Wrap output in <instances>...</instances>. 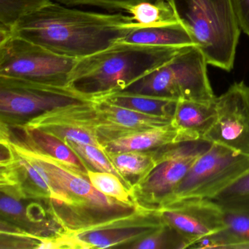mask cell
<instances>
[{
    "instance_id": "6da1fadb",
    "label": "cell",
    "mask_w": 249,
    "mask_h": 249,
    "mask_svg": "<svg viewBox=\"0 0 249 249\" xmlns=\"http://www.w3.org/2000/svg\"><path fill=\"white\" fill-rule=\"evenodd\" d=\"M65 6L53 2L27 16L16 24L11 36L57 54L81 59L106 50L133 30L145 27L131 15L85 12Z\"/></svg>"
},
{
    "instance_id": "7a4b0ae2",
    "label": "cell",
    "mask_w": 249,
    "mask_h": 249,
    "mask_svg": "<svg viewBox=\"0 0 249 249\" xmlns=\"http://www.w3.org/2000/svg\"><path fill=\"white\" fill-rule=\"evenodd\" d=\"M184 48L116 42L106 50L78 59L68 87L91 100L122 91L171 60Z\"/></svg>"
},
{
    "instance_id": "3957f363",
    "label": "cell",
    "mask_w": 249,
    "mask_h": 249,
    "mask_svg": "<svg viewBox=\"0 0 249 249\" xmlns=\"http://www.w3.org/2000/svg\"><path fill=\"white\" fill-rule=\"evenodd\" d=\"M208 65L230 72L240 36L232 0H170Z\"/></svg>"
},
{
    "instance_id": "277c9868",
    "label": "cell",
    "mask_w": 249,
    "mask_h": 249,
    "mask_svg": "<svg viewBox=\"0 0 249 249\" xmlns=\"http://www.w3.org/2000/svg\"><path fill=\"white\" fill-rule=\"evenodd\" d=\"M208 65L197 46H188L122 91L175 101L212 102L216 96L208 78Z\"/></svg>"
},
{
    "instance_id": "5b68a950",
    "label": "cell",
    "mask_w": 249,
    "mask_h": 249,
    "mask_svg": "<svg viewBox=\"0 0 249 249\" xmlns=\"http://www.w3.org/2000/svg\"><path fill=\"white\" fill-rule=\"evenodd\" d=\"M24 126L63 141L90 144L100 149L106 142L132 133L103 119L92 101L71 103L43 112L29 119Z\"/></svg>"
},
{
    "instance_id": "8992f818",
    "label": "cell",
    "mask_w": 249,
    "mask_h": 249,
    "mask_svg": "<svg viewBox=\"0 0 249 249\" xmlns=\"http://www.w3.org/2000/svg\"><path fill=\"white\" fill-rule=\"evenodd\" d=\"M78 59L57 54L17 36L10 35L0 40V76L68 87Z\"/></svg>"
},
{
    "instance_id": "52a82bcc",
    "label": "cell",
    "mask_w": 249,
    "mask_h": 249,
    "mask_svg": "<svg viewBox=\"0 0 249 249\" xmlns=\"http://www.w3.org/2000/svg\"><path fill=\"white\" fill-rule=\"evenodd\" d=\"M249 170V156L210 143L192 164L170 202L188 198L213 199Z\"/></svg>"
},
{
    "instance_id": "ba28073f",
    "label": "cell",
    "mask_w": 249,
    "mask_h": 249,
    "mask_svg": "<svg viewBox=\"0 0 249 249\" xmlns=\"http://www.w3.org/2000/svg\"><path fill=\"white\" fill-rule=\"evenodd\" d=\"M209 145L200 140L161 148L155 167L132 184L138 206L157 208L170 202L192 164Z\"/></svg>"
},
{
    "instance_id": "9c48e42d",
    "label": "cell",
    "mask_w": 249,
    "mask_h": 249,
    "mask_svg": "<svg viewBox=\"0 0 249 249\" xmlns=\"http://www.w3.org/2000/svg\"><path fill=\"white\" fill-rule=\"evenodd\" d=\"M164 224L156 208H139L126 215L66 229L58 235L65 249H107L131 244Z\"/></svg>"
},
{
    "instance_id": "30bf717a",
    "label": "cell",
    "mask_w": 249,
    "mask_h": 249,
    "mask_svg": "<svg viewBox=\"0 0 249 249\" xmlns=\"http://www.w3.org/2000/svg\"><path fill=\"white\" fill-rule=\"evenodd\" d=\"M8 140L10 145L16 151L40 164L59 187L76 199L82 208H91L103 212L126 211L122 208H130L113 198L108 197L95 189L87 176L77 173L52 156L43 152L24 135V139H18L8 133V129H2V135Z\"/></svg>"
},
{
    "instance_id": "8fae6325",
    "label": "cell",
    "mask_w": 249,
    "mask_h": 249,
    "mask_svg": "<svg viewBox=\"0 0 249 249\" xmlns=\"http://www.w3.org/2000/svg\"><path fill=\"white\" fill-rule=\"evenodd\" d=\"M90 101L92 100L68 87L0 76V110L2 116L40 114L71 103Z\"/></svg>"
},
{
    "instance_id": "7c38bea8",
    "label": "cell",
    "mask_w": 249,
    "mask_h": 249,
    "mask_svg": "<svg viewBox=\"0 0 249 249\" xmlns=\"http://www.w3.org/2000/svg\"><path fill=\"white\" fill-rule=\"evenodd\" d=\"M215 122L202 141L249 157V85L244 81L231 84L215 97Z\"/></svg>"
},
{
    "instance_id": "4fadbf2b",
    "label": "cell",
    "mask_w": 249,
    "mask_h": 249,
    "mask_svg": "<svg viewBox=\"0 0 249 249\" xmlns=\"http://www.w3.org/2000/svg\"><path fill=\"white\" fill-rule=\"evenodd\" d=\"M156 210L164 224L187 240L188 249L195 242L224 228L221 205L213 199H178L161 205Z\"/></svg>"
},
{
    "instance_id": "5bb4252c",
    "label": "cell",
    "mask_w": 249,
    "mask_h": 249,
    "mask_svg": "<svg viewBox=\"0 0 249 249\" xmlns=\"http://www.w3.org/2000/svg\"><path fill=\"white\" fill-rule=\"evenodd\" d=\"M224 228L195 242L189 249H247L249 246V202L219 203Z\"/></svg>"
},
{
    "instance_id": "9a60e30c",
    "label": "cell",
    "mask_w": 249,
    "mask_h": 249,
    "mask_svg": "<svg viewBox=\"0 0 249 249\" xmlns=\"http://www.w3.org/2000/svg\"><path fill=\"white\" fill-rule=\"evenodd\" d=\"M200 141L196 135L178 128L173 124L128 134L102 145L104 152L150 151L183 142Z\"/></svg>"
},
{
    "instance_id": "2e32d148",
    "label": "cell",
    "mask_w": 249,
    "mask_h": 249,
    "mask_svg": "<svg viewBox=\"0 0 249 249\" xmlns=\"http://www.w3.org/2000/svg\"><path fill=\"white\" fill-rule=\"evenodd\" d=\"M93 104L99 114L110 124L131 132L166 126L172 119L147 114L116 106L101 99H93Z\"/></svg>"
},
{
    "instance_id": "e0dca14e",
    "label": "cell",
    "mask_w": 249,
    "mask_h": 249,
    "mask_svg": "<svg viewBox=\"0 0 249 249\" xmlns=\"http://www.w3.org/2000/svg\"><path fill=\"white\" fill-rule=\"evenodd\" d=\"M215 100L212 102L180 100L176 103L172 124L202 140L215 122Z\"/></svg>"
},
{
    "instance_id": "ac0fdd59",
    "label": "cell",
    "mask_w": 249,
    "mask_h": 249,
    "mask_svg": "<svg viewBox=\"0 0 249 249\" xmlns=\"http://www.w3.org/2000/svg\"><path fill=\"white\" fill-rule=\"evenodd\" d=\"M119 41L168 47L196 46L189 32L180 22L160 27H142L131 32Z\"/></svg>"
},
{
    "instance_id": "d6986e66",
    "label": "cell",
    "mask_w": 249,
    "mask_h": 249,
    "mask_svg": "<svg viewBox=\"0 0 249 249\" xmlns=\"http://www.w3.org/2000/svg\"><path fill=\"white\" fill-rule=\"evenodd\" d=\"M19 126L23 134L43 152L59 160L77 173L87 176L89 168L84 160L65 141L40 129H30L24 125Z\"/></svg>"
},
{
    "instance_id": "ffe728a7",
    "label": "cell",
    "mask_w": 249,
    "mask_h": 249,
    "mask_svg": "<svg viewBox=\"0 0 249 249\" xmlns=\"http://www.w3.org/2000/svg\"><path fill=\"white\" fill-rule=\"evenodd\" d=\"M94 99H101L125 108L171 119L178 102L125 91H114Z\"/></svg>"
},
{
    "instance_id": "44dd1931",
    "label": "cell",
    "mask_w": 249,
    "mask_h": 249,
    "mask_svg": "<svg viewBox=\"0 0 249 249\" xmlns=\"http://www.w3.org/2000/svg\"><path fill=\"white\" fill-rule=\"evenodd\" d=\"M160 149L105 153L115 168L122 176L137 177V180L148 174L158 162Z\"/></svg>"
},
{
    "instance_id": "7402d4cb",
    "label": "cell",
    "mask_w": 249,
    "mask_h": 249,
    "mask_svg": "<svg viewBox=\"0 0 249 249\" xmlns=\"http://www.w3.org/2000/svg\"><path fill=\"white\" fill-rule=\"evenodd\" d=\"M135 22L145 27H160L178 23L176 11L170 2H141L127 11Z\"/></svg>"
},
{
    "instance_id": "603a6c76",
    "label": "cell",
    "mask_w": 249,
    "mask_h": 249,
    "mask_svg": "<svg viewBox=\"0 0 249 249\" xmlns=\"http://www.w3.org/2000/svg\"><path fill=\"white\" fill-rule=\"evenodd\" d=\"M52 3L51 0H0V33L11 34L20 20Z\"/></svg>"
},
{
    "instance_id": "cb8c5ba5",
    "label": "cell",
    "mask_w": 249,
    "mask_h": 249,
    "mask_svg": "<svg viewBox=\"0 0 249 249\" xmlns=\"http://www.w3.org/2000/svg\"><path fill=\"white\" fill-rule=\"evenodd\" d=\"M87 176L92 186L106 196L130 208H141L135 202L131 189L116 175L89 169Z\"/></svg>"
},
{
    "instance_id": "d4e9b609",
    "label": "cell",
    "mask_w": 249,
    "mask_h": 249,
    "mask_svg": "<svg viewBox=\"0 0 249 249\" xmlns=\"http://www.w3.org/2000/svg\"><path fill=\"white\" fill-rule=\"evenodd\" d=\"M131 249H184L189 243L170 226L163 224L136 242L125 246Z\"/></svg>"
},
{
    "instance_id": "484cf974",
    "label": "cell",
    "mask_w": 249,
    "mask_h": 249,
    "mask_svg": "<svg viewBox=\"0 0 249 249\" xmlns=\"http://www.w3.org/2000/svg\"><path fill=\"white\" fill-rule=\"evenodd\" d=\"M84 161L97 171L107 172L117 176L129 189H132V183L125 178L115 168L107 156L98 147L90 144L78 143L72 141H65Z\"/></svg>"
},
{
    "instance_id": "4316f807",
    "label": "cell",
    "mask_w": 249,
    "mask_h": 249,
    "mask_svg": "<svg viewBox=\"0 0 249 249\" xmlns=\"http://www.w3.org/2000/svg\"><path fill=\"white\" fill-rule=\"evenodd\" d=\"M58 3L65 6H78V5H92L99 7L107 11H123L127 12L132 7L141 3V2H157L170 0H54Z\"/></svg>"
},
{
    "instance_id": "83f0119b",
    "label": "cell",
    "mask_w": 249,
    "mask_h": 249,
    "mask_svg": "<svg viewBox=\"0 0 249 249\" xmlns=\"http://www.w3.org/2000/svg\"><path fill=\"white\" fill-rule=\"evenodd\" d=\"M213 200L218 203L249 202V170Z\"/></svg>"
},
{
    "instance_id": "f1b7e54d",
    "label": "cell",
    "mask_w": 249,
    "mask_h": 249,
    "mask_svg": "<svg viewBox=\"0 0 249 249\" xmlns=\"http://www.w3.org/2000/svg\"><path fill=\"white\" fill-rule=\"evenodd\" d=\"M19 199L15 196L2 192L0 208H1L2 215L10 217L20 222H24L25 220L29 221L30 218L28 215L26 214L24 206L21 202H19Z\"/></svg>"
},
{
    "instance_id": "f546056e",
    "label": "cell",
    "mask_w": 249,
    "mask_h": 249,
    "mask_svg": "<svg viewBox=\"0 0 249 249\" xmlns=\"http://www.w3.org/2000/svg\"><path fill=\"white\" fill-rule=\"evenodd\" d=\"M239 25L249 37V0H232Z\"/></svg>"
}]
</instances>
